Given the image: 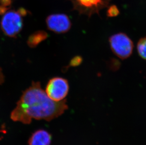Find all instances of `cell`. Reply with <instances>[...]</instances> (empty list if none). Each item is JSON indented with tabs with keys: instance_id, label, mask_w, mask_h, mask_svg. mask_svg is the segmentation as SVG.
<instances>
[{
	"instance_id": "6da1fadb",
	"label": "cell",
	"mask_w": 146,
	"mask_h": 145,
	"mask_svg": "<svg viewBox=\"0 0 146 145\" xmlns=\"http://www.w3.org/2000/svg\"><path fill=\"white\" fill-rule=\"evenodd\" d=\"M67 108L66 100H52L42 89L39 82H33L23 92L11 117L15 122L29 124L33 119L52 120L63 114Z\"/></svg>"
},
{
	"instance_id": "7a4b0ae2",
	"label": "cell",
	"mask_w": 146,
	"mask_h": 145,
	"mask_svg": "<svg viewBox=\"0 0 146 145\" xmlns=\"http://www.w3.org/2000/svg\"><path fill=\"white\" fill-rule=\"evenodd\" d=\"M109 42L111 49L119 58L125 59L132 54L133 43L125 34L119 33L112 35L109 38Z\"/></svg>"
},
{
	"instance_id": "3957f363",
	"label": "cell",
	"mask_w": 146,
	"mask_h": 145,
	"mask_svg": "<svg viewBox=\"0 0 146 145\" xmlns=\"http://www.w3.org/2000/svg\"><path fill=\"white\" fill-rule=\"evenodd\" d=\"M22 17L18 11L13 10L8 11L3 15L1 25L4 34L9 37H16L23 28Z\"/></svg>"
},
{
	"instance_id": "277c9868",
	"label": "cell",
	"mask_w": 146,
	"mask_h": 145,
	"mask_svg": "<svg viewBox=\"0 0 146 145\" xmlns=\"http://www.w3.org/2000/svg\"><path fill=\"white\" fill-rule=\"evenodd\" d=\"M73 10L80 15L90 18L93 15L99 14L103 9L109 5L110 0H70Z\"/></svg>"
},
{
	"instance_id": "5b68a950",
	"label": "cell",
	"mask_w": 146,
	"mask_h": 145,
	"mask_svg": "<svg viewBox=\"0 0 146 145\" xmlns=\"http://www.w3.org/2000/svg\"><path fill=\"white\" fill-rule=\"evenodd\" d=\"M69 90L68 82L62 77H54L50 80L46 87V92L49 97L55 102L64 100Z\"/></svg>"
},
{
	"instance_id": "8992f818",
	"label": "cell",
	"mask_w": 146,
	"mask_h": 145,
	"mask_svg": "<svg viewBox=\"0 0 146 145\" xmlns=\"http://www.w3.org/2000/svg\"><path fill=\"white\" fill-rule=\"evenodd\" d=\"M47 28L57 34L67 33L72 27V22L67 15L63 13L51 14L46 19Z\"/></svg>"
},
{
	"instance_id": "52a82bcc",
	"label": "cell",
	"mask_w": 146,
	"mask_h": 145,
	"mask_svg": "<svg viewBox=\"0 0 146 145\" xmlns=\"http://www.w3.org/2000/svg\"><path fill=\"white\" fill-rule=\"evenodd\" d=\"M51 136L48 132L39 130L35 132L29 138V145H50Z\"/></svg>"
},
{
	"instance_id": "ba28073f",
	"label": "cell",
	"mask_w": 146,
	"mask_h": 145,
	"mask_svg": "<svg viewBox=\"0 0 146 145\" xmlns=\"http://www.w3.org/2000/svg\"><path fill=\"white\" fill-rule=\"evenodd\" d=\"M48 37L47 33L44 31H38L29 36L27 44L31 48H35L39 44Z\"/></svg>"
},
{
	"instance_id": "9c48e42d",
	"label": "cell",
	"mask_w": 146,
	"mask_h": 145,
	"mask_svg": "<svg viewBox=\"0 0 146 145\" xmlns=\"http://www.w3.org/2000/svg\"><path fill=\"white\" fill-rule=\"evenodd\" d=\"M137 49L139 56L146 60V36L139 39L137 45Z\"/></svg>"
},
{
	"instance_id": "30bf717a",
	"label": "cell",
	"mask_w": 146,
	"mask_h": 145,
	"mask_svg": "<svg viewBox=\"0 0 146 145\" xmlns=\"http://www.w3.org/2000/svg\"><path fill=\"white\" fill-rule=\"evenodd\" d=\"M120 13L118 7L115 5H112L108 8L107 10V16L110 18H113L117 16Z\"/></svg>"
},
{
	"instance_id": "8fae6325",
	"label": "cell",
	"mask_w": 146,
	"mask_h": 145,
	"mask_svg": "<svg viewBox=\"0 0 146 145\" xmlns=\"http://www.w3.org/2000/svg\"><path fill=\"white\" fill-rule=\"evenodd\" d=\"M82 58L81 57L77 56H75L70 60L68 67H76L79 66L82 62Z\"/></svg>"
},
{
	"instance_id": "7c38bea8",
	"label": "cell",
	"mask_w": 146,
	"mask_h": 145,
	"mask_svg": "<svg viewBox=\"0 0 146 145\" xmlns=\"http://www.w3.org/2000/svg\"><path fill=\"white\" fill-rule=\"evenodd\" d=\"M12 3V0H0V5L4 7L11 8Z\"/></svg>"
},
{
	"instance_id": "4fadbf2b",
	"label": "cell",
	"mask_w": 146,
	"mask_h": 145,
	"mask_svg": "<svg viewBox=\"0 0 146 145\" xmlns=\"http://www.w3.org/2000/svg\"><path fill=\"white\" fill-rule=\"evenodd\" d=\"M10 8L4 7L0 5V15H3L7 11H9Z\"/></svg>"
},
{
	"instance_id": "5bb4252c",
	"label": "cell",
	"mask_w": 146,
	"mask_h": 145,
	"mask_svg": "<svg viewBox=\"0 0 146 145\" xmlns=\"http://www.w3.org/2000/svg\"><path fill=\"white\" fill-rule=\"evenodd\" d=\"M22 16H25L28 14V11L25 9L20 8L17 11Z\"/></svg>"
},
{
	"instance_id": "9a60e30c",
	"label": "cell",
	"mask_w": 146,
	"mask_h": 145,
	"mask_svg": "<svg viewBox=\"0 0 146 145\" xmlns=\"http://www.w3.org/2000/svg\"><path fill=\"white\" fill-rule=\"evenodd\" d=\"M4 75L3 74V72L1 71V69L0 68V84H3V82H4Z\"/></svg>"
}]
</instances>
